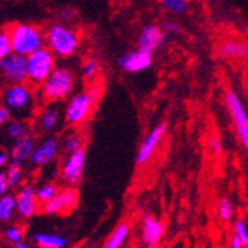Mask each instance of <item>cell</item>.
Returning <instances> with one entry per match:
<instances>
[{"mask_svg": "<svg viewBox=\"0 0 248 248\" xmlns=\"http://www.w3.org/2000/svg\"><path fill=\"white\" fill-rule=\"evenodd\" d=\"M37 98L39 97L36 95V91L30 82L8 83L0 95L2 104L11 110L12 116L24 121L33 118L37 107Z\"/></svg>", "mask_w": 248, "mask_h": 248, "instance_id": "cell-1", "label": "cell"}, {"mask_svg": "<svg viewBox=\"0 0 248 248\" xmlns=\"http://www.w3.org/2000/svg\"><path fill=\"white\" fill-rule=\"evenodd\" d=\"M76 79L73 72L65 65H57L51 76L40 85L39 97L46 103H58L69 98L75 91Z\"/></svg>", "mask_w": 248, "mask_h": 248, "instance_id": "cell-2", "label": "cell"}, {"mask_svg": "<svg viewBox=\"0 0 248 248\" xmlns=\"http://www.w3.org/2000/svg\"><path fill=\"white\" fill-rule=\"evenodd\" d=\"M100 95V88L91 86L85 91L72 94L64 108V121L70 126H82L93 115L94 106Z\"/></svg>", "mask_w": 248, "mask_h": 248, "instance_id": "cell-3", "label": "cell"}, {"mask_svg": "<svg viewBox=\"0 0 248 248\" xmlns=\"http://www.w3.org/2000/svg\"><path fill=\"white\" fill-rule=\"evenodd\" d=\"M45 39H46V46L58 58H70L78 52L80 45L79 33L62 22L49 26L45 33Z\"/></svg>", "mask_w": 248, "mask_h": 248, "instance_id": "cell-4", "label": "cell"}, {"mask_svg": "<svg viewBox=\"0 0 248 248\" xmlns=\"http://www.w3.org/2000/svg\"><path fill=\"white\" fill-rule=\"evenodd\" d=\"M8 31L12 43V51L26 57L42 48L46 42L45 33L40 30V27L34 24H27V22L14 24Z\"/></svg>", "mask_w": 248, "mask_h": 248, "instance_id": "cell-5", "label": "cell"}, {"mask_svg": "<svg viewBox=\"0 0 248 248\" xmlns=\"http://www.w3.org/2000/svg\"><path fill=\"white\" fill-rule=\"evenodd\" d=\"M57 67V55L46 46L27 55V82L40 86Z\"/></svg>", "mask_w": 248, "mask_h": 248, "instance_id": "cell-6", "label": "cell"}, {"mask_svg": "<svg viewBox=\"0 0 248 248\" xmlns=\"http://www.w3.org/2000/svg\"><path fill=\"white\" fill-rule=\"evenodd\" d=\"M224 104L229 111L238 139L244 150L248 153V110L235 91H228L224 94Z\"/></svg>", "mask_w": 248, "mask_h": 248, "instance_id": "cell-7", "label": "cell"}, {"mask_svg": "<svg viewBox=\"0 0 248 248\" xmlns=\"http://www.w3.org/2000/svg\"><path fill=\"white\" fill-rule=\"evenodd\" d=\"M86 167V152L83 149L69 153L61 165V178L67 186H76L82 182Z\"/></svg>", "mask_w": 248, "mask_h": 248, "instance_id": "cell-8", "label": "cell"}, {"mask_svg": "<svg viewBox=\"0 0 248 248\" xmlns=\"http://www.w3.org/2000/svg\"><path fill=\"white\" fill-rule=\"evenodd\" d=\"M0 75L8 83L27 82V57L11 52L0 60Z\"/></svg>", "mask_w": 248, "mask_h": 248, "instance_id": "cell-9", "label": "cell"}, {"mask_svg": "<svg viewBox=\"0 0 248 248\" xmlns=\"http://www.w3.org/2000/svg\"><path fill=\"white\" fill-rule=\"evenodd\" d=\"M16 199V214L22 220L33 218L40 208V201L36 195V187L31 183H22L15 193Z\"/></svg>", "mask_w": 248, "mask_h": 248, "instance_id": "cell-10", "label": "cell"}, {"mask_svg": "<svg viewBox=\"0 0 248 248\" xmlns=\"http://www.w3.org/2000/svg\"><path fill=\"white\" fill-rule=\"evenodd\" d=\"M78 190L75 186H69L58 192L51 201L42 204V211L48 216H60V214H69L78 205Z\"/></svg>", "mask_w": 248, "mask_h": 248, "instance_id": "cell-11", "label": "cell"}, {"mask_svg": "<svg viewBox=\"0 0 248 248\" xmlns=\"http://www.w3.org/2000/svg\"><path fill=\"white\" fill-rule=\"evenodd\" d=\"M61 149V141L54 135H48L46 139H43L39 144H36L29 162L36 168H43L57 159Z\"/></svg>", "mask_w": 248, "mask_h": 248, "instance_id": "cell-12", "label": "cell"}, {"mask_svg": "<svg viewBox=\"0 0 248 248\" xmlns=\"http://www.w3.org/2000/svg\"><path fill=\"white\" fill-rule=\"evenodd\" d=\"M167 128H168L167 124L161 122L150 129V132L144 137V140L141 141V144L137 150V156H135V162H137V165H144L152 159L155 152L157 150V147H159L162 139L165 137Z\"/></svg>", "mask_w": 248, "mask_h": 248, "instance_id": "cell-13", "label": "cell"}, {"mask_svg": "<svg viewBox=\"0 0 248 248\" xmlns=\"http://www.w3.org/2000/svg\"><path fill=\"white\" fill-rule=\"evenodd\" d=\"M118 65L125 73L137 75V73L149 70L153 65V54L143 51V49H139V48L132 49V51H128L119 57Z\"/></svg>", "mask_w": 248, "mask_h": 248, "instance_id": "cell-14", "label": "cell"}, {"mask_svg": "<svg viewBox=\"0 0 248 248\" xmlns=\"http://www.w3.org/2000/svg\"><path fill=\"white\" fill-rule=\"evenodd\" d=\"M165 235V224L153 214L144 216L141 221V245L147 248H156L159 247Z\"/></svg>", "mask_w": 248, "mask_h": 248, "instance_id": "cell-15", "label": "cell"}, {"mask_svg": "<svg viewBox=\"0 0 248 248\" xmlns=\"http://www.w3.org/2000/svg\"><path fill=\"white\" fill-rule=\"evenodd\" d=\"M165 31L161 26L157 24H147L141 29L139 37H137V48L155 54L161 48V45L165 40Z\"/></svg>", "mask_w": 248, "mask_h": 248, "instance_id": "cell-16", "label": "cell"}, {"mask_svg": "<svg viewBox=\"0 0 248 248\" xmlns=\"http://www.w3.org/2000/svg\"><path fill=\"white\" fill-rule=\"evenodd\" d=\"M37 128L42 134H52L60 128L61 124V111L57 106H46L37 116Z\"/></svg>", "mask_w": 248, "mask_h": 248, "instance_id": "cell-17", "label": "cell"}, {"mask_svg": "<svg viewBox=\"0 0 248 248\" xmlns=\"http://www.w3.org/2000/svg\"><path fill=\"white\" fill-rule=\"evenodd\" d=\"M34 147H36V140L29 132L26 135H22V137L14 140V146L11 149V157L14 161H19L24 164L30 159Z\"/></svg>", "mask_w": 248, "mask_h": 248, "instance_id": "cell-18", "label": "cell"}, {"mask_svg": "<svg viewBox=\"0 0 248 248\" xmlns=\"http://www.w3.org/2000/svg\"><path fill=\"white\" fill-rule=\"evenodd\" d=\"M217 54L223 60L248 58V43H245L242 40H224L220 43Z\"/></svg>", "mask_w": 248, "mask_h": 248, "instance_id": "cell-19", "label": "cell"}, {"mask_svg": "<svg viewBox=\"0 0 248 248\" xmlns=\"http://www.w3.org/2000/svg\"><path fill=\"white\" fill-rule=\"evenodd\" d=\"M31 239L33 244L40 248H64L69 244L65 236L57 233H46V232H36Z\"/></svg>", "mask_w": 248, "mask_h": 248, "instance_id": "cell-20", "label": "cell"}, {"mask_svg": "<svg viewBox=\"0 0 248 248\" xmlns=\"http://www.w3.org/2000/svg\"><path fill=\"white\" fill-rule=\"evenodd\" d=\"M131 233V228L126 223H121L113 229V232L110 233V236L106 239L104 247L106 248H121L126 244L128 238Z\"/></svg>", "mask_w": 248, "mask_h": 248, "instance_id": "cell-21", "label": "cell"}, {"mask_svg": "<svg viewBox=\"0 0 248 248\" xmlns=\"http://www.w3.org/2000/svg\"><path fill=\"white\" fill-rule=\"evenodd\" d=\"M16 214V199L15 195L6 193L0 196V223H9Z\"/></svg>", "mask_w": 248, "mask_h": 248, "instance_id": "cell-22", "label": "cell"}, {"mask_svg": "<svg viewBox=\"0 0 248 248\" xmlns=\"http://www.w3.org/2000/svg\"><path fill=\"white\" fill-rule=\"evenodd\" d=\"M5 172H6L11 189H18L22 185V182H24V167H22V162L19 161L11 159Z\"/></svg>", "mask_w": 248, "mask_h": 248, "instance_id": "cell-23", "label": "cell"}, {"mask_svg": "<svg viewBox=\"0 0 248 248\" xmlns=\"http://www.w3.org/2000/svg\"><path fill=\"white\" fill-rule=\"evenodd\" d=\"M29 132H30V125L24 119L15 118L6 125V135L11 140H16V139L22 137V135H26Z\"/></svg>", "mask_w": 248, "mask_h": 248, "instance_id": "cell-24", "label": "cell"}, {"mask_svg": "<svg viewBox=\"0 0 248 248\" xmlns=\"http://www.w3.org/2000/svg\"><path fill=\"white\" fill-rule=\"evenodd\" d=\"M159 3L172 15H185L189 11V0H159Z\"/></svg>", "mask_w": 248, "mask_h": 248, "instance_id": "cell-25", "label": "cell"}, {"mask_svg": "<svg viewBox=\"0 0 248 248\" xmlns=\"http://www.w3.org/2000/svg\"><path fill=\"white\" fill-rule=\"evenodd\" d=\"M58 192H60V187L51 182H46V183L40 185L39 187H36V195H37V199L40 201V204H45V202L51 201L54 196L58 195Z\"/></svg>", "mask_w": 248, "mask_h": 248, "instance_id": "cell-26", "label": "cell"}, {"mask_svg": "<svg viewBox=\"0 0 248 248\" xmlns=\"http://www.w3.org/2000/svg\"><path fill=\"white\" fill-rule=\"evenodd\" d=\"M61 147H62V150H64L65 155L73 153V152H76V150L83 149V139L80 137V135H79L78 132L69 134V135H67V137L62 140Z\"/></svg>", "mask_w": 248, "mask_h": 248, "instance_id": "cell-27", "label": "cell"}, {"mask_svg": "<svg viewBox=\"0 0 248 248\" xmlns=\"http://www.w3.org/2000/svg\"><path fill=\"white\" fill-rule=\"evenodd\" d=\"M100 75V62L95 58H88L82 64V78L85 80H94Z\"/></svg>", "mask_w": 248, "mask_h": 248, "instance_id": "cell-28", "label": "cell"}, {"mask_svg": "<svg viewBox=\"0 0 248 248\" xmlns=\"http://www.w3.org/2000/svg\"><path fill=\"white\" fill-rule=\"evenodd\" d=\"M3 236L8 244H11L12 247H16L19 242L24 241V231H22V228L18 226V224H11V226L5 229Z\"/></svg>", "mask_w": 248, "mask_h": 248, "instance_id": "cell-29", "label": "cell"}, {"mask_svg": "<svg viewBox=\"0 0 248 248\" xmlns=\"http://www.w3.org/2000/svg\"><path fill=\"white\" fill-rule=\"evenodd\" d=\"M218 217L221 221H231L233 218V202L229 199V198H221L220 202H218Z\"/></svg>", "mask_w": 248, "mask_h": 248, "instance_id": "cell-30", "label": "cell"}, {"mask_svg": "<svg viewBox=\"0 0 248 248\" xmlns=\"http://www.w3.org/2000/svg\"><path fill=\"white\" fill-rule=\"evenodd\" d=\"M12 51V43L8 30H0V60L8 57Z\"/></svg>", "mask_w": 248, "mask_h": 248, "instance_id": "cell-31", "label": "cell"}, {"mask_svg": "<svg viewBox=\"0 0 248 248\" xmlns=\"http://www.w3.org/2000/svg\"><path fill=\"white\" fill-rule=\"evenodd\" d=\"M233 233L241 239L244 247H248V224L245 220H236L233 223Z\"/></svg>", "mask_w": 248, "mask_h": 248, "instance_id": "cell-32", "label": "cell"}, {"mask_svg": "<svg viewBox=\"0 0 248 248\" xmlns=\"http://www.w3.org/2000/svg\"><path fill=\"white\" fill-rule=\"evenodd\" d=\"M12 113L6 106H0V126H6L12 121Z\"/></svg>", "mask_w": 248, "mask_h": 248, "instance_id": "cell-33", "label": "cell"}, {"mask_svg": "<svg viewBox=\"0 0 248 248\" xmlns=\"http://www.w3.org/2000/svg\"><path fill=\"white\" fill-rule=\"evenodd\" d=\"M162 29H164V31H165L167 34H171V36H174V34L180 33V26L177 24L175 21H171V19H168V21H165V22H164Z\"/></svg>", "mask_w": 248, "mask_h": 248, "instance_id": "cell-34", "label": "cell"}, {"mask_svg": "<svg viewBox=\"0 0 248 248\" xmlns=\"http://www.w3.org/2000/svg\"><path fill=\"white\" fill-rule=\"evenodd\" d=\"M210 149H211L213 155L220 156L223 153V143H221V140L218 137H213L210 140Z\"/></svg>", "mask_w": 248, "mask_h": 248, "instance_id": "cell-35", "label": "cell"}, {"mask_svg": "<svg viewBox=\"0 0 248 248\" xmlns=\"http://www.w3.org/2000/svg\"><path fill=\"white\" fill-rule=\"evenodd\" d=\"M11 186L8 183V177L5 171H0V196H3L6 193H9Z\"/></svg>", "mask_w": 248, "mask_h": 248, "instance_id": "cell-36", "label": "cell"}, {"mask_svg": "<svg viewBox=\"0 0 248 248\" xmlns=\"http://www.w3.org/2000/svg\"><path fill=\"white\" fill-rule=\"evenodd\" d=\"M11 153L3 147V146H0V170L2 168H6L11 162Z\"/></svg>", "mask_w": 248, "mask_h": 248, "instance_id": "cell-37", "label": "cell"}, {"mask_svg": "<svg viewBox=\"0 0 248 248\" xmlns=\"http://www.w3.org/2000/svg\"><path fill=\"white\" fill-rule=\"evenodd\" d=\"M229 247H232V248H242L244 245H242L241 239H239L235 233H232V236H231V242H229Z\"/></svg>", "mask_w": 248, "mask_h": 248, "instance_id": "cell-38", "label": "cell"}, {"mask_svg": "<svg viewBox=\"0 0 248 248\" xmlns=\"http://www.w3.org/2000/svg\"><path fill=\"white\" fill-rule=\"evenodd\" d=\"M0 106H2V100H0Z\"/></svg>", "mask_w": 248, "mask_h": 248, "instance_id": "cell-39", "label": "cell"}]
</instances>
